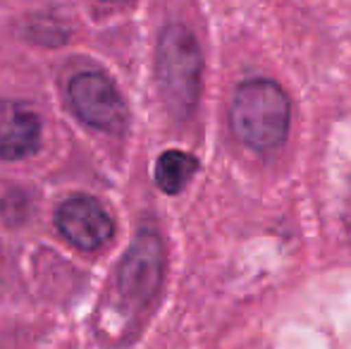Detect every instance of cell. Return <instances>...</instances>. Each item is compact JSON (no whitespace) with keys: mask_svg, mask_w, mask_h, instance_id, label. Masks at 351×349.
<instances>
[{"mask_svg":"<svg viewBox=\"0 0 351 349\" xmlns=\"http://www.w3.org/2000/svg\"><path fill=\"white\" fill-rule=\"evenodd\" d=\"M58 230L77 249L96 252L112 239L115 223L96 199L72 196L58 210Z\"/></svg>","mask_w":351,"mask_h":349,"instance_id":"obj_5","label":"cell"},{"mask_svg":"<svg viewBox=\"0 0 351 349\" xmlns=\"http://www.w3.org/2000/svg\"><path fill=\"white\" fill-rule=\"evenodd\" d=\"M289 98L273 80H249L237 86L230 106L234 136L254 151H275L289 134Z\"/></svg>","mask_w":351,"mask_h":349,"instance_id":"obj_1","label":"cell"},{"mask_svg":"<svg viewBox=\"0 0 351 349\" xmlns=\"http://www.w3.org/2000/svg\"><path fill=\"white\" fill-rule=\"evenodd\" d=\"M196 170H199L196 156L186 154V151L170 149L158 156L153 177H156V184L160 186L165 194H180V191L194 180Z\"/></svg>","mask_w":351,"mask_h":349,"instance_id":"obj_7","label":"cell"},{"mask_svg":"<svg viewBox=\"0 0 351 349\" xmlns=\"http://www.w3.org/2000/svg\"><path fill=\"white\" fill-rule=\"evenodd\" d=\"M165 275V247L153 230H141L117 270V289L125 304L141 309L153 302Z\"/></svg>","mask_w":351,"mask_h":349,"instance_id":"obj_3","label":"cell"},{"mask_svg":"<svg viewBox=\"0 0 351 349\" xmlns=\"http://www.w3.org/2000/svg\"><path fill=\"white\" fill-rule=\"evenodd\" d=\"M41 146V120L32 108L0 101V160H22Z\"/></svg>","mask_w":351,"mask_h":349,"instance_id":"obj_6","label":"cell"},{"mask_svg":"<svg viewBox=\"0 0 351 349\" xmlns=\"http://www.w3.org/2000/svg\"><path fill=\"white\" fill-rule=\"evenodd\" d=\"M70 103L79 120L88 127L110 134H120L127 127V106L120 96L112 80H108L101 72H79L72 77L70 86Z\"/></svg>","mask_w":351,"mask_h":349,"instance_id":"obj_4","label":"cell"},{"mask_svg":"<svg viewBox=\"0 0 351 349\" xmlns=\"http://www.w3.org/2000/svg\"><path fill=\"white\" fill-rule=\"evenodd\" d=\"M201 75L204 56L194 34L184 24L162 29L156 48V80L172 117L186 120L194 112L201 93Z\"/></svg>","mask_w":351,"mask_h":349,"instance_id":"obj_2","label":"cell"}]
</instances>
